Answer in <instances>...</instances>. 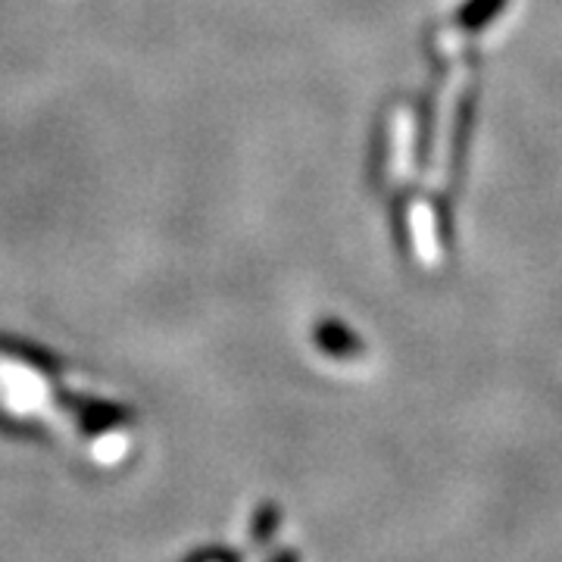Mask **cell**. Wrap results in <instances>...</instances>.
Segmentation results:
<instances>
[{
    "mask_svg": "<svg viewBox=\"0 0 562 562\" xmlns=\"http://www.w3.org/2000/svg\"><path fill=\"white\" fill-rule=\"evenodd\" d=\"M279 506L276 503H260L257 506V513H254V522H250V541L257 543H269L276 538V531H279Z\"/></svg>",
    "mask_w": 562,
    "mask_h": 562,
    "instance_id": "7a4b0ae2",
    "label": "cell"
},
{
    "mask_svg": "<svg viewBox=\"0 0 562 562\" xmlns=\"http://www.w3.org/2000/svg\"><path fill=\"white\" fill-rule=\"evenodd\" d=\"M503 3H506V0H472V3L460 13V25L462 29H472V32H475V29H484L487 22L501 13Z\"/></svg>",
    "mask_w": 562,
    "mask_h": 562,
    "instance_id": "3957f363",
    "label": "cell"
},
{
    "mask_svg": "<svg viewBox=\"0 0 562 562\" xmlns=\"http://www.w3.org/2000/svg\"><path fill=\"white\" fill-rule=\"evenodd\" d=\"M269 562H301V557H297L294 550H281L279 557H272Z\"/></svg>",
    "mask_w": 562,
    "mask_h": 562,
    "instance_id": "277c9868",
    "label": "cell"
},
{
    "mask_svg": "<svg viewBox=\"0 0 562 562\" xmlns=\"http://www.w3.org/2000/svg\"><path fill=\"white\" fill-rule=\"evenodd\" d=\"M316 344L322 347V353L338 357V360H350V357L360 353L357 335L347 325H341V322H322L319 328H316Z\"/></svg>",
    "mask_w": 562,
    "mask_h": 562,
    "instance_id": "6da1fadb",
    "label": "cell"
}]
</instances>
